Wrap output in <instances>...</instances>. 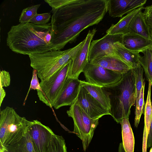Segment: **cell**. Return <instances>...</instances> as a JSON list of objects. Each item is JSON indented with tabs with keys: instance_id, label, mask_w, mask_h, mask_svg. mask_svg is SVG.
<instances>
[{
	"instance_id": "obj_1",
	"label": "cell",
	"mask_w": 152,
	"mask_h": 152,
	"mask_svg": "<svg viewBox=\"0 0 152 152\" xmlns=\"http://www.w3.org/2000/svg\"><path fill=\"white\" fill-rule=\"evenodd\" d=\"M51 12L52 50L75 42L84 30L97 24L107 12V0H45Z\"/></svg>"
},
{
	"instance_id": "obj_2",
	"label": "cell",
	"mask_w": 152,
	"mask_h": 152,
	"mask_svg": "<svg viewBox=\"0 0 152 152\" xmlns=\"http://www.w3.org/2000/svg\"><path fill=\"white\" fill-rule=\"evenodd\" d=\"M50 22L37 25L30 22L12 26L7 33V45L13 52L24 55L52 50Z\"/></svg>"
},
{
	"instance_id": "obj_3",
	"label": "cell",
	"mask_w": 152,
	"mask_h": 152,
	"mask_svg": "<svg viewBox=\"0 0 152 152\" xmlns=\"http://www.w3.org/2000/svg\"><path fill=\"white\" fill-rule=\"evenodd\" d=\"M103 88L109 94L110 115L114 120L120 124L123 118L129 119L135 102V79L131 70L123 74L118 82Z\"/></svg>"
},
{
	"instance_id": "obj_4",
	"label": "cell",
	"mask_w": 152,
	"mask_h": 152,
	"mask_svg": "<svg viewBox=\"0 0 152 152\" xmlns=\"http://www.w3.org/2000/svg\"><path fill=\"white\" fill-rule=\"evenodd\" d=\"M84 39L75 47L63 51L52 50L29 55L30 66L37 72L41 81L48 79L76 54L83 45Z\"/></svg>"
},
{
	"instance_id": "obj_5",
	"label": "cell",
	"mask_w": 152,
	"mask_h": 152,
	"mask_svg": "<svg viewBox=\"0 0 152 152\" xmlns=\"http://www.w3.org/2000/svg\"><path fill=\"white\" fill-rule=\"evenodd\" d=\"M0 145H14L26 136L31 121L21 117L9 106L0 111Z\"/></svg>"
},
{
	"instance_id": "obj_6",
	"label": "cell",
	"mask_w": 152,
	"mask_h": 152,
	"mask_svg": "<svg viewBox=\"0 0 152 152\" xmlns=\"http://www.w3.org/2000/svg\"><path fill=\"white\" fill-rule=\"evenodd\" d=\"M66 113L73 119V132L82 140L83 150L86 151L99 124V119L90 117L80 106L77 100L70 106Z\"/></svg>"
},
{
	"instance_id": "obj_7",
	"label": "cell",
	"mask_w": 152,
	"mask_h": 152,
	"mask_svg": "<svg viewBox=\"0 0 152 152\" xmlns=\"http://www.w3.org/2000/svg\"><path fill=\"white\" fill-rule=\"evenodd\" d=\"M71 60L48 79L40 83L42 91L37 90L38 97L40 101L50 108L54 107L67 77Z\"/></svg>"
},
{
	"instance_id": "obj_8",
	"label": "cell",
	"mask_w": 152,
	"mask_h": 152,
	"mask_svg": "<svg viewBox=\"0 0 152 152\" xmlns=\"http://www.w3.org/2000/svg\"><path fill=\"white\" fill-rule=\"evenodd\" d=\"M83 72L86 82L102 87L118 82L123 75L89 62L86 64Z\"/></svg>"
},
{
	"instance_id": "obj_9",
	"label": "cell",
	"mask_w": 152,
	"mask_h": 152,
	"mask_svg": "<svg viewBox=\"0 0 152 152\" xmlns=\"http://www.w3.org/2000/svg\"><path fill=\"white\" fill-rule=\"evenodd\" d=\"M123 34H106L102 38L91 42L89 49L88 62L95 59L106 56H117L114 44L122 43Z\"/></svg>"
},
{
	"instance_id": "obj_10",
	"label": "cell",
	"mask_w": 152,
	"mask_h": 152,
	"mask_svg": "<svg viewBox=\"0 0 152 152\" xmlns=\"http://www.w3.org/2000/svg\"><path fill=\"white\" fill-rule=\"evenodd\" d=\"M31 121L28 131L35 152H48L50 144L55 134L49 127L37 120Z\"/></svg>"
},
{
	"instance_id": "obj_11",
	"label": "cell",
	"mask_w": 152,
	"mask_h": 152,
	"mask_svg": "<svg viewBox=\"0 0 152 152\" xmlns=\"http://www.w3.org/2000/svg\"><path fill=\"white\" fill-rule=\"evenodd\" d=\"M96 28L89 30L85 39V43L78 52L72 59L67 73V77L78 78L80 74L83 72L88 60L90 43L96 31Z\"/></svg>"
},
{
	"instance_id": "obj_12",
	"label": "cell",
	"mask_w": 152,
	"mask_h": 152,
	"mask_svg": "<svg viewBox=\"0 0 152 152\" xmlns=\"http://www.w3.org/2000/svg\"><path fill=\"white\" fill-rule=\"evenodd\" d=\"M77 101L86 113L92 119H99L104 115L110 114L108 110L81 85Z\"/></svg>"
},
{
	"instance_id": "obj_13",
	"label": "cell",
	"mask_w": 152,
	"mask_h": 152,
	"mask_svg": "<svg viewBox=\"0 0 152 152\" xmlns=\"http://www.w3.org/2000/svg\"><path fill=\"white\" fill-rule=\"evenodd\" d=\"M81 87L78 78H68L66 80L54 107L58 109L64 106H71L76 101Z\"/></svg>"
},
{
	"instance_id": "obj_14",
	"label": "cell",
	"mask_w": 152,
	"mask_h": 152,
	"mask_svg": "<svg viewBox=\"0 0 152 152\" xmlns=\"http://www.w3.org/2000/svg\"><path fill=\"white\" fill-rule=\"evenodd\" d=\"M147 0H107V11L113 18L122 17L139 8L144 7Z\"/></svg>"
},
{
	"instance_id": "obj_15",
	"label": "cell",
	"mask_w": 152,
	"mask_h": 152,
	"mask_svg": "<svg viewBox=\"0 0 152 152\" xmlns=\"http://www.w3.org/2000/svg\"><path fill=\"white\" fill-rule=\"evenodd\" d=\"M89 63L121 74L126 73L131 70L117 56H104L94 59Z\"/></svg>"
},
{
	"instance_id": "obj_16",
	"label": "cell",
	"mask_w": 152,
	"mask_h": 152,
	"mask_svg": "<svg viewBox=\"0 0 152 152\" xmlns=\"http://www.w3.org/2000/svg\"><path fill=\"white\" fill-rule=\"evenodd\" d=\"M122 43L128 49L139 53L152 46L151 40L139 35L130 34L123 35Z\"/></svg>"
},
{
	"instance_id": "obj_17",
	"label": "cell",
	"mask_w": 152,
	"mask_h": 152,
	"mask_svg": "<svg viewBox=\"0 0 152 152\" xmlns=\"http://www.w3.org/2000/svg\"><path fill=\"white\" fill-rule=\"evenodd\" d=\"M114 47L116 55L131 69L140 64V60L142 56L139 53L128 49L119 42L115 43Z\"/></svg>"
},
{
	"instance_id": "obj_18",
	"label": "cell",
	"mask_w": 152,
	"mask_h": 152,
	"mask_svg": "<svg viewBox=\"0 0 152 152\" xmlns=\"http://www.w3.org/2000/svg\"><path fill=\"white\" fill-rule=\"evenodd\" d=\"M142 11L136 14L131 21L127 34L139 35L150 40V28L146 23Z\"/></svg>"
},
{
	"instance_id": "obj_19",
	"label": "cell",
	"mask_w": 152,
	"mask_h": 152,
	"mask_svg": "<svg viewBox=\"0 0 152 152\" xmlns=\"http://www.w3.org/2000/svg\"><path fill=\"white\" fill-rule=\"evenodd\" d=\"M80 82L81 85L84 87L104 108L110 112L111 105L108 92L103 87L89 83L85 81L80 80Z\"/></svg>"
},
{
	"instance_id": "obj_20",
	"label": "cell",
	"mask_w": 152,
	"mask_h": 152,
	"mask_svg": "<svg viewBox=\"0 0 152 152\" xmlns=\"http://www.w3.org/2000/svg\"><path fill=\"white\" fill-rule=\"evenodd\" d=\"M144 8V7H140L126 14L121 18L117 23L112 24L106 31V34L123 35L127 34L129 26L132 18L138 12Z\"/></svg>"
},
{
	"instance_id": "obj_21",
	"label": "cell",
	"mask_w": 152,
	"mask_h": 152,
	"mask_svg": "<svg viewBox=\"0 0 152 152\" xmlns=\"http://www.w3.org/2000/svg\"><path fill=\"white\" fill-rule=\"evenodd\" d=\"M120 124L121 126L122 144L126 152H134V138L129 119L124 118Z\"/></svg>"
},
{
	"instance_id": "obj_22",
	"label": "cell",
	"mask_w": 152,
	"mask_h": 152,
	"mask_svg": "<svg viewBox=\"0 0 152 152\" xmlns=\"http://www.w3.org/2000/svg\"><path fill=\"white\" fill-rule=\"evenodd\" d=\"M142 53L144 56H141L140 64L143 68L148 81L152 85V46Z\"/></svg>"
},
{
	"instance_id": "obj_23",
	"label": "cell",
	"mask_w": 152,
	"mask_h": 152,
	"mask_svg": "<svg viewBox=\"0 0 152 152\" xmlns=\"http://www.w3.org/2000/svg\"><path fill=\"white\" fill-rule=\"evenodd\" d=\"M135 79V106L137 104L140 96L144 79L143 78V69L140 64L131 69Z\"/></svg>"
},
{
	"instance_id": "obj_24",
	"label": "cell",
	"mask_w": 152,
	"mask_h": 152,
	"mask_svg": "<svg viewBox=\"0 0 152 152\" xmlns=\"http://www.w3.org/2000/svg\"><path fill=\"white\" fill-rule=\"evenodd\" d=\"M152 86L150 81H148V95L145 109L144 126L147 137L150 127L152 120V107L151 99V89Z\"/></svg>"
},
{
	"instance_id": "obj_25",
	"label": "cell",
	"mask_w": 152,
	"mask_h": 152,
	"mask_svg": "<svg viewBox=\"0 0 152 152\" xmlns=\"http://www.w3.org/2000/svg\"><path fill=\"white\" fill-rule=\"evenodd\" d=\"M48 152H67L65 140L62 136L55 134L53 135Z\"/></svg>"
},
{
	"instance_id": "obj_26",
	"label": "cell",
	"mask_w": 152,
	"mask_h": 152,
	"mask_svg": "<svg viewBox=\"0 0 152 152\" xmlns=\"http://www.w3.org/2000/svg\"><path fill=\"white\" fill-rule=\"evenodd\" d=\"M145 82L144 83L142 88L140 96L137 105L135 106L134 126L136 128L139 124L140 118L143 113L144 107L145 105L144 94L145 87Z\"/></svg>"
},
{
	"instance_id": "obj_27",
	"label": "cell",
	"mask_w": 152,
	"mask_h": 152,
	"mask_svg": "<svg viewBox=\"0 0 152 152\" xmlns=\"http://www.w3.org/2000/svg\"><path fill=\"white\" fill-rule=\"evenodd\" d=\"M40 6V4H37L23 9L19 17V22L20 23L28 22L33 17L37 14V10Z\"/></svg>"
},
{
	"instance_id": "obj_28",
	"label": "cell",
	"mask_w": 152,
	"mask_h": 152,
	"mask_svg": "<svg viewBox=\"0 0 152 152\" xmlns=\"http://www.w3.org/2000/svg\"><path fill=\"white\" fill-rule=\"evenodd\" d=\"M51 17L50 12L38 14L33 17L28 22L37 25H44L48 23Z\"/></svg>"
},
{
	"instance_id": "obj_29",
	"label": "cell",
	"mask_w": 152,
	"mask_h": 152,
	"mask_svg": "<svg viewBox=\"0 0 152 152\" xmlns=\"http://www.w3.org/2000/svg\"><path fill=\"white\" fill-rule=\"evenodd\" d=\"M37 76V70L33 69L30 85L24 100V104H25V102L27 99L28 94L30 90H40L41 91H42V90L40 86V83L39 82Z\"/></svg>"
},
{
	"instance_id": "obj_30",
	"label": "cell",
	"mask_w": 152,
	"mask_h": 152,
	"mask_svg": "<svg viewBox=\"0 0 152 152\" xmlns=\"http://www.w3.org/2000/svg\"><path fill=\"white\" fill-rule=\"evenodd\" d=\"M144 9L143 13L145 22L150 29L152 30V4Z\"/></svg>"
},
{
	"instance_id": "obj_31",
	"label": "cell",
	"mask_w": 152,
	"mask_h": 152,
	"mask_svg": "<svg viewBox=\"0 0 152 152\" xmlns=\"http://www.w3.org/2000/svg\"><path fill=\"white\" fill-rule=\"evenodd\" d=\"M10 83V76L9 73L5 70L0 72V86L7 87Z\"/></svg>"
},
{
	"instance_id": "obj_32",
	"label": "cell",
	"mask_w": 152,
	"mask_h": 152,
	"mask_svg": "<svg viewBox=\"0 0 152 152\" xmlns=\"http://www.w3.org/2000/svg\"><path fill=\"white\" fill-rule=\"evenodd\" d=\"M152 107V98L151 99ZM152 147V120L150 125L149 132L147 139V148Z\"/></svg>"
},
{
	"instance_id": "obj_33",
	"label": "cell",
	"mask_w": 152,
	"mask_h": 152,
	"mask_svg": "<svg viewBox=\"0 0 152 152\" xmlns=\"http://www.w3.org/2000/svg\"><path fill=\"white\" fill-rule=\"evenodd\" d=\"M6 92L1 86H0V106H1L2 103L6 96Z\"/></svg>"
},
{
	"instance_id": "obj_34",
	"label": "cell",
	"mask_w": 152,
	"mask_h": 152,
	"mask_svg": "<svg viewBox=\"0 0 152 152\" xmlns=\"http://www.w3.org/2000/svg\"><path fill=\"white\" fill-rule=\"evenodd\" d=\"M118 152H126L123 145L122 143H120L118 149Z\"/></svg>"
},
{
	"instance_id": "obj_35",
	"label": "cell",
	"mask_w": 152,
	"mask_h": 152,
	"mask_svg": "<svg viewBox=\"0 0 152 152\" xmlns=\"http://www.w3.org/2000/svg\"><path fill=\"white\" fill-rule=\"evenodd\" d=\"M0 152H9L7 148L1 145H0Z\"/></svg>"
},
{
	"instance_id": "obj_36",
	"label": "cell",
	"mask_w": 152,
	"mask_h": 152,
	"mask_svg": "<svg viewBox=\"0 0 152 152\" xmlns=\"http://www.w3.org/2000/svg\"></svg>"
},
{
	"instance_id": "obj_37",
	"label": "cell",
	"mask_w": 152,
	"mask_h": 152,
	"mask_svg": "<svg viewBox=\"0 0 152 152\" xmlns=\"http://www.w3.org/2000/svg\"></svg>"
}]
</instances>
